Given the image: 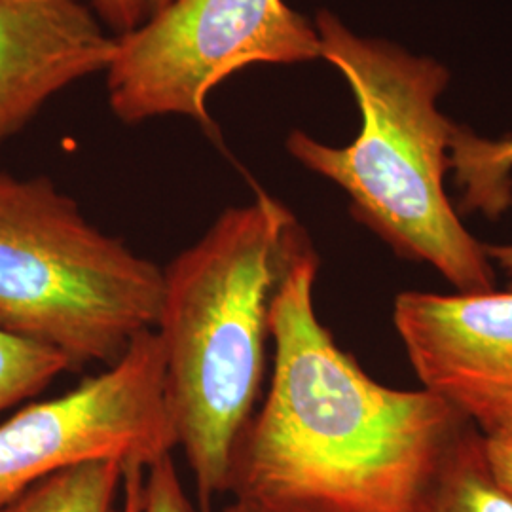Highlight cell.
Segmentation results:
<instances>
[{
	"instance_id": "13",
	"label": "cell",
	"mask_w": 512,
	"mask_h": 512,
	"mask_svg": "<svg viewBox=\"0 0 512 512\" xmlns=\"http://www.w3.org/2000/svg\"><path fill=\"white\" fill-rule=\"evenodd\" d=\"M141 512H211L192 501L184 490L173 454L148 465L143 482Z\"/></svg>"
},
{
	"instance_id": "8",
	"label": "cell",
	"mask_w": 512,
	"mask_h": 512,
	"mask_svg": "<svg viewBox=\"0 0 512 512\" xmlns=\"http://www.w3.org/2000/svg\"><path fill=\"white\" fill-rule=\"evenodd\" d=\"M118 50L80 0H0V143Z\"/></svg>"
},
{
	"instance_id": "19",
	"label": "cell",
	"mask_w": 512,
	"mask_h": 512,
	"mask_svg": "<svg viewBox=\"0 0 512 512\" xmlns=\"http://www.w3.org/2000/svg\"><path fill=\"white\" fill-rule=\"evenodd\" d=\"M171 0H148V4H150V8L156 12V10H160V8H164L167 6Z\"/></svg>"
},
{
	"instance_id": "3",
	"label": "cell",
	"mask_w": 512,
	"mask_h": 512,
	"mask_svg": "<svg viewBox=\"0 0 512 512\" xmlns=\"http://www.w3.org/2000/svg\"><path fill=\"white\" fill-rule=\"evenodd\" d=\"M315 29L321 59L346 78L361 112L353 143L332 147L294 129L298 164L348 194L351 213L399 255L429 264L459 293L494 291V268L444 190L458 128L439 109L452 74L429 55L361 37L332 12Z\"/></svg>"
},
{
	"instance_id": "12",
	"label": "cell",
	"mask_w": 512,
	"mask_h": 512,
	"mask_svg": "<svg viewBox=\"0 0 512 512\" xmlns=\"http://www.w3.org/2000/svg\"><path fill=\"white\" fill-rule=\"evenodd\" d=\"M67 370L73 365L65 355L0 330V412L35 397Z\"/></svg>"
},
{
	"instance_id": "4",
	"label": "cell",
	"mask_w": 512,
	"mask_h": 512,
	"mask_svg": "<svg viewBox=\"0 0 512 512\" xmlns=\"http://www.w3.org/2000/svg\"><path fill=\"white\" fill-rule=\"evenodd\" d=\"M164 270L44 177L0 173V330L80 366L116 365L156 329Z\"/></svg>"
},
{
	"instance_id": "2",
	"label": "cell",
	"mask_w": 512,
	"mask_h": 512,
	"mask_svg": "<svg viewBox=\"0 0 512 512\" xmlns=\"http://www.w3.org/2000/svg\"><path fill=\"white\" fill-rule=\"evenodd\" d=\"M306 239L289 207L258 192L164 268L154 330L177 444L205 511L228 494L232 454L262 389L272 300Z\"/></svg>"
},
{
	"instance_id": "7",
	"label": "cell",
	"mask_w": 512,
	"mask_h": 512,
	"mask_svg": "<svg viewBox=\"0 0 512 512\" xmlns=\"http://www.w3.org/2000/svg\"><path fill=\"white\" fill-rule=\"evenodd\" d=\"M393 323L427 391L484 435L512 425V291H406Z\"/></svg>"
},
{
	"instance_id": "6",
	"label": "cell",
	"mask_w": 512,
	"mask_h": 512,
	"mask_svg": "<svg viewBox=\"0 0 512 512\" xmlns=\"http://www.w3.org/2000/svg\"><path fill=\"white\" fill-rule=\"evenodd\" d=\"M177 446L164 351L145 330L116 365L0 423V507L63 469L105 459L148 467Z\"/></svg>"
},
{
	"instance_id": "18",
	"label": "cell",
	"mask_w": 512,
	"mask_h": 512,
	"mask_svg": "<svg viewBox=\"0 0 512 512\" xmlns=\"http://www.w3.org/2000/svg\"><path fill=\"white\" fill-rule=\"evenodd\" d=\"M220 512H256L253 509H249V507H245V505H241L238 501H232L230 505H226L224 509Z\"/></svg>"
},
{
	"instance_id": "15",
	"label": "cell",
	"mask_w": 512,
	"mask_h": 512,
	"mask_svg": "<svg viewBox=\"0 0 512 512\" xmlns=\"http://www.w3.org/2000/svg\"><path fill=\"white\" fill-rule=\"evenodd\" d=\"M93 6L110 27L126 35L139 27L147 12L148 0H93Z\"/></svg>"
},
{
	"instance_id": "17",
	"label": "cell",
	"mask_w": 512,
	"mask_h": 512,
	"mask_svg": "<svg viewBox=\"0 0 512 512\" xmlns=\"http://www.w3.org/2000/svg\"><path fill=\"white\" fill-rule=\"evenodd\" d=\"M486 255L490 260L497 262V266L509 275L511 285L509 291H512V243H503V245H484Z\"/></svg>"
},
{
	"instance_id": "1",
	"label": "cell",
	"mask_w": 512,
	"mask_h": 512,
	"mask_svg": "<svg viewBox=\"0 0 512 512\" xmlns=\"http://www.w3.org/2000/svg\"><path fill=\"white\" fill-rule=\"evenodd\" d=\"M306 239L270 308L274 372L232 454L228 494L256 512H429L467 420L435 393L391 389L319 321Z\"/></svg>"
},
{
	"instance_id": "5",
	"label": "cell",
	"mask_w": 512,
	"mask_h": 512,
	"mask_svg": "<svg viewBox=\"0 0 512 512\" xmlns=\"http://www.w3.org/2000/svg\"><path fill=\"white\" fill-rule=\"evenodd\" d=\"M315 59V25L285 0H171L118 38L110 107L126 124L183 114L211 128L207 97L228 76L256 63Z\"/></svg>"
},
{
	"instance_id": "11",
	"label": "cell",
	"mask_w": 512,
	"mask_h": 512,
	"mask_svg": "<svg viewBox=\"0 0 512 512\" xmlns=\"http://www.w3.org/2000/svg\"><path fill=\"white\" fill-rule=\"evenodd\" d=\"M429 512H512L482 456V437L467 427L440 475Z\"/></svg>"
},
{
	"instance_id": "14",
	"label": "cell",
	"mask_w": 512,
	"mask_h": 512,
	"mask_svg": "<svg viewBox=\"0 0 512 512\" xmlns=\"http://www.w3.org/2000/svg\"><path fill=\"white\" fill-rule=\"evenodd\" d=\"M482 456L497 488L512 499V425L482 437Z\"/></svg>"
},
{
	"instance_id": "9",
	"label": "cell",
	"mask_w": 512,
	"mask_h": 512,
	"mask_svg": "<svg viewBox=\"0 0 512 512\" xmlns=\"http://www.w3.org/2000/svg\"><path fill=\"white\" fill-rule=\"evenodd\" d=\"M450 169L463 213L499 219L512 207V135L490 139L459 126L450 145Z\"/></svg>"
},
{
	"instance_id": "10",
	"label": "cell",
	"mask_w": 512,
	"mask_h": 512,
	"mask_svg": "<svg viewBox=\"0 0 512 512\" xmlns=\"http://www.w3.org/2000/svg\"><path fill=\"white\" fill-rule=\"evenodd\" d=\"M126 465L90 461L46 476L0 512H122Z\"/></svg>"
},
{
	"instance_id": "16",
	"label": "cell",
	"mask_w": 512,
	"mask_h": 512,
	"mask_svg": "<svg viewBox=\"0 0 512 512\" xmlns=\"http://www.w3.org/2000/svg\"><path fill=\"white\" fill-rule=\"evenodd\" d=\"M143 465H128L124 471V494H122V512H141L143 505V482H145Z\"/></svg>"
}]
</instances>
